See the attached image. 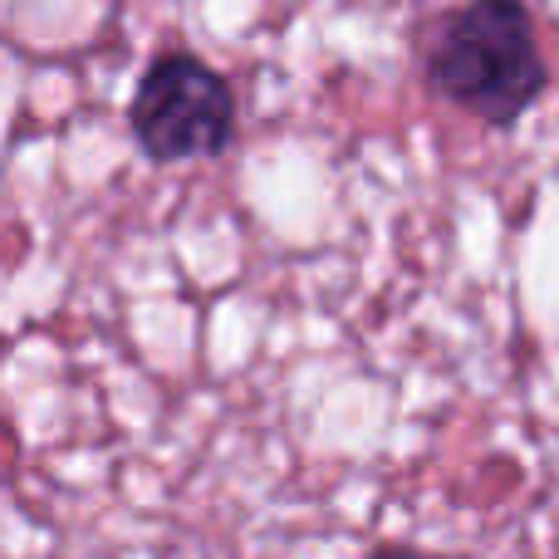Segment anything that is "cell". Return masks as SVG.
Listing matches in <instances>:
<instances>
[{
  "instance_id": "7a4b0ae2",
  "label": "cell",
  "mask_w": 559,
  "mask_h": 559,
  "mask_svg": "<svg viewBox=\"0 0 559 559\" xmlns=\"http://www.w3.org/2000/svg\"><path fill=\"white\" fill-rule=\"evenodd\" d=\"M128 128L153 163L222 157L236 138V94L206 59L173 49L138 74Z\"/></svg>"
},
{
  "instance_id": "6da1fadb",
  "label": "cell",
  "mask_w": 559,
  "mask_h": 559,
  "mask_svg": "<svg viewBox=\"0 0 559 559\" xmlns=\"http://www.w3.org/2000/svg\"><path fill=\"white\" fill-rule=\"evenodd\" d=\"M423 74L432 94L486 128H515L550 84L525 0H462L437 15L423 45Z\"/></svg>"
},
{
  "instance_id": "3957f363",
  "label": "cell",
  "mask_w": 559,
  "mask_h": 559,
  "mask_svg": "<svg viewBox=\"0 0 559 559\" xmlns=\"http://www.w3.org/2000/svg\"><path fill=\"white\" fill-rule=\"evenodd\" d=\"M364 559H437V555H423V550H413V545H373Z\"/></svg>"
}]
</instances>
